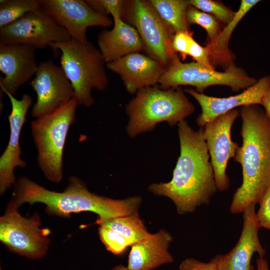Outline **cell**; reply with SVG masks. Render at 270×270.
Segmentation results:
<instances>
[{
	"instance_id": "11",
	"label": "cell",
	"mask_w": 270,
	"mask_h": 270,
	"mask_svg": "<svg viewBox=\"0 0 270 270\" xmlns=\"http://www.w3.org/2000/svg\"><path fill=\"white\" fill-rule=\"evenodd\" d=\"M240 115L236 109L222 114L207 123L203 128L218 190L224 192L230 187V179L226 173L228 160L234 158L238 144L231 138L232 126Z\"/></svg>"
},
{
	"instance_id": "26",
	"label": "cell",
	"mask_w": 270,
	"mask_h": 270,
	"mask_svg": "<svg viewBox=\"0 0 270 270\" xmlns=\"http://www.w3.org/2000/svg\"><path fill=\"white\" fill-rule=\"evenodd\" d=\"M98 232L106 249L114 254H122L128 246H132L122 234L107 226H100Z\"/></svg>"
},
{
	"instance_id": "5",
	"label": "cell",
	"mask_w": 270,
	"mask_h": 270,
	"mask_svg": "<svg viewBox=\"0 0 270 270\" xmlns=\"http://www.w3.org/2000/svg\"><path fill=\"white\" fill-rule=\"evenodd\" d=\"M50 46L61 52L60 66L72 85L78 106H92L95 103L92 90H104L108 82L100 50L88 40L72 39Z\"/></svg>"
},
{
	"instance_id": "3",
	"label": "cell",
	"mask_w": 270,
	"mask_h": 270,
	"mask_svg": "<svg viewBox=\"0 0 270 270\" xmlns=\"http://www.w3.org/2000/svg\"><path fill=\"white\" fill-rule=\"evenodd\" d=\"M240 114L242 142L234 158L242 166V182L230 206L233 214L256 205L270 186V120L258 104L242 106Z\"/></svg>"
},
{
	"instance_id": "21",
	"label": "cell",
	"mask_w": 270,
	"mask_h": 270,
	"mask_svg": "<svg viewBox=\"0 0 270 270\" xmlns=\"http://www.w3.org/2000/svg\"><path fill=\"white\" fill-rule=\"evenodd\" d=\"M162 20L174 32L188 31L186 12L189 4L184 0H150Z\"/></svg>"
},
{
	"instance_id": "17",
	"label": "cell",
	"mask_w": 270,
	"mask_h": 270,
	"mask_svg": "<svg viewBox=\"0 0 270 270\" xmlns=\"http://www.w3.org/2000/svg\"><path fill=\"white\" fill-rule=\"evenodd\" d=\"M254 204L248 206L242 212L243 226L240 238L228 254L216 258L220 270H252L251 261L254 254L264 257L266 250L260 242L258 232L260 227L256 218Z\"/></svg>"
},
{
	"instance_id": "28",
	"label": "cell",
	"mask_w": 270,
	"mask_h": 270,
	"mask_svg": "<svg viewBox=\"0 0 270 270\" xmlns=\"http://www.w3.org/2000/svg\"><path fill=\"white\" fill-rule=\"evenodd\" d=\"M88 4L94 10L102 14H110L113 21L122 19L126 0H86Z\"/></svg>"
},
{
	"instance_id": "16",
	"label": "cell",
	"mask_w": 270,
	"mask_h": 270,
	"mask_svg": "<svg viewBox=\"0 0 270 270\" xmlns=\"http://www.w3.org/2000/svg\"><path fill=\"white\" fill-rule=\"evenodd\" d=\"M270 84V76H264L238 94L226 98H217L199 93L190 88L184 90L200 105L201 113L196 119V124L203 128L208 122L238 106L261 104L262 98Z\"/></svg>"
},
{
	"instance_id": "29",
	"label": "cell",
	"mask_w": 270,
	"mask_h": 270,
	"mask_svg": "<svg viewBox=\"0 0 270 270\" xmlns=\"http://www.w3.org/2000/svg\"><path fill=\"white\" fill-rule=\"evenodd\" d=\"M256 218L260 228L270 230V186L262 196Z\"/></svg>"
},
{
	"instance_id": "23",
	"label": "cell",
	"mask_w": 270,
	"mask_h": 270,
	"mask_svg": "<svg viewBox=\"0 0 270 270\" xmlns=\"http://www.w3.org/2000/svg\"><path fill=\"white\" fill-rule=\"evenodd\" d=\"M100 226H107L120 232L128 240L132 246L146 238L150 234L138 212L108 220Z\"/></svg>"
},
{
	"instance_id": "19",
	"label": "cell",
	"mask_w": 270,
	"mask_h": 270,
	"mask_svg": "<svg viewBox=\"0 0 270 270\" xmlns=\"http://www.w3.org/2000/svg\"><path fill=\"white\" fill-rule=\"evenodd\" d=\"M172 236L161 229L131 246L127 268L129 270H153L174 258L168 250Z\"/></svg>"
},
{
	"instance_id": "18",
	"label": "cell",
	"mask_w": 270,
	"mask_h": 270,
	"mask_svg": "<svg viewBox=\"0 0 270 270\" xmlns=\"http://www.w3.org/2000/svg\"><path fill=\"white\" fill-rule=\"evenodd\" d=\"M106 66L119 75L127 92L131 94L158 83L167 68L160 62L139 52L107 63Z\"/></svg>"
},
{
	"instance_id": "14",
	"label": "cell",
	"mask_w": 270,
	"mask_h": 270,
	"mask_svg": "<svg viewBox=\"0 0 270 270\" xmlns=\"http://www.w3.org/2000/svg\"><path fill=\"white\" fill-rule=\"evenodd\" d=\"M9 98L12 110L8 116L10 128V135L7 146L0 158V192L4 194L16 180L14 170L17 167L24 168L26 162L22 159L20 144V133L26 120L28 110L32 103V96L24 94L20 100L4 92Z\"/></svg>"
},
{
	"instance_id": "6",
	"label": "cell",
	"mask_w": 270,
	"mask_h": 270,
	"mask_svg": "<svg viewBox=\"0 0 270 270\" xmlns=\"http://www.w3.org/2000/svg\"><path fill=\"white\" fill-rule=\"evenodd\" d=\"M78 106L74 98L30 124L38 166L45 176L54 182L58 183L63 178L64 147L69 129L75 120Z\"/></svg>"
},
{
	"instance_id": "20",
	"label": "cell",
	"mask_w": 270,
	"mask_h": 270,
	"mask_svg": "<svg viewBox=\"0 0 270 270\" xmlns=\"http://www.w3.org/2000/svg\"><path fill=\"white\" fill-rule=\"evenodd\" d=\"M98 44L106 64L130 54L145 50L136 30L122 19L114 20L111 30H104L99 33Z\"/></svg>"
},
{
	"instance_id": "25",
	"label": "cell",
	"mask_w": 270,
	"mask_h": 270,
	"mask_svg": "<svg viewBox=\"0 0 270 270\" xmlns=\"http://www.w3.org/2000/svg\"><path fill=\"white\" fill-rule=\"evenodd\" d=\"M186 20L188 26L197 24L206 30L210 41L208 44H212L216 41L221 31L220 30L218 21L215 17L190 5L186 10Z\"/></svg>"
},
{
	"instance_id": "2",
	"label": "cell",
	"mask_w": 270,
	"mask_h": 270,
	"mask_svg": "<svg viewBox=\"0 0 270 270\" xmlns=\"http://www.w3.org/2000/svg\"><path fill=\"white\" fill-rule=\"evenodd\" d=\"M18 207L24 203L40 202L52 216L68 217L72 213L90 212L98 215L94 224L138 212L142 202L140 196L122 200L113 199L90 192L86 184L76 176H71L62 192L48 190L28 178L22 176L14 184L10 201Z\"/></svg>"
},
{
	"instance_id": "4",
	"label": "cell",
	"mask_w": 270,
	"mask_h": 270,
	"mask_svg": "<svg viewBox=\"0 0 270 270\" xmlns=\"http://www.w3.org/2000/svg\"><path fill=\"white\" fill-rule=\"evenodd\" d=\"M184 92L181 86L165 89L150 86L138 90L126 106L128 136L135 138L162 122L173 126L184 120L195 110Z\"/></svg>"
},
{
	"instance_id": "34",
	"label": "cell",
	"mask_w": 270,
	"mask_h": 270,
	"mask_svg": "<svg viewBox=\"0 0 270 270\" xmlns=\"http://www.w3.org/2000/svg\"><path fill=\"white\" fill-rule=\"evenodd\" d=\"M257 270H270L268 264L264 257L258 256L256 260Z\"/></svg>"
},
{
	"instance_id": "30",
	"label": "cell",
	"mask_w": 270,
	"mask_h": 270,
	"mask_svg": "<svg viewBox=\"0 0 270 270\" xmlns=\"http://www.w3.org/2000/svg\"><path fill=\"white\" fill-rule=\"evenodd\" d=\"M188 55L192 56L195 62L208 68H213L208 46H202L194 38L190 43Z\"/></svg>"
},
{
	"instance_id": "33",
	"label": "cell",
	"mask_w": 270,
	"mask_h": 270,
	"mask_svg": "<svg viewBox=\"0 0 270 270\" xmlns=\"http://www.w3.org/2000/svg\"><path fill=\"white\" fill-rule=\"evenodd\" d=\"M261 105L264 107L265 114L270 120V84L264 94Z\"/></svg>"
},
{
	"instance_id": "24",
	"label": "cell",
	"mask_w": 270,
	"mask_h": 270,
	"mask_svg": "<svg viewBox=\"0 0 270 270\" xmlns=\"http://www.w3.org/2000/svg\"><path fill=\"white\" fill-rule=\"evenodd\" d=\"M41 7L39 0H0V28Z\"/></svg>"
},
{
	"instance_id": "35",
	"label": "cell",
	"mask_w": 270,
	"mask_h": 270,
	"mask_svg": "<svg viewBox=\"0 0 270 270\" xmlns=\"http://www.w3.org/2000/svg\"><path fill=\"white\" fill-rule=\"evenodd\" d=\"M111 270H129L127 266H124L122 264H118L115 266L114 268H112Z\"/></svg>"
},
{
	"instance_id": "27",
	"label": "cell",
	"mask_w": 270,
	"mask_h": 270,
	"mask_svg": "<svg viewBox=\"0 0 270 270\" xmlns=\"http://www.w3.org/2000/svg\"><path fill=\"white\" fill-rule=\"evenodd\" d=\"M189 4L202 12L212 14L224 24H228L233 18L235 12L222 4L211 0H189Z\"/></svg>"
},
{
	"instance_id": "15",
	"label": "cell",
	"mask_w": 270,
	"mask_h": 270,
	"mask_svg": "<svg viewBox=\"0 0 270 270\" xmlns=\"http://www.w3.org/2000/svg\"><path fill=\"white\" fill-rule=\"evenodd\" d=\"M35 48L22 44H0V90L14 96L38 70Z\"/></svg>"
},
{
	"instance_id": "12",
	"label": "cell",
	"mask_w": 270,
	"mask_h": 270,
	"mask_svg": "<svg viewBox=\"0 0 270 270\" xmlns=\"http://www.w3.org/2000/svg\"><path fill=\"white\" fill-rule=\"evenodd\" d=\"M30 85L36 94L31 116L34 118L64 105L74 98V90L63 70L50 60L38 65Z\"/></svg>"
},
{
	"instance_id": "31",
	"label": "cell",
	"mask_w": 270,
	"mask_h": 270,
	"mask_svg": "<svg viewBox=\"0 0 270 270\" xmlns=\"http://www.w3.org/2000/svg\"><path fill=\"white\" fill-rule=\"evenodd\" d=\"M179 270H220L215 257L208 262H203L194 258H187L180 264Z\"/></svg>"
},
{
	"instance_id": "8",
	"label": "cell",
	"mask_w": 270,
	"mask_h": 270,
	"mask_svg": "<svg viewBox=\"0 0 270 270\" xmlns=\"http://www.w3.org/2000/svg\"><path fill=\"white\" fill-rule=\"evenodd\" d=\"M138 31L151 58L168 67L176 54L172 46L174 32L162 20L149 0H126L122 17Z\"/></svg>"
},
{
	"instance_id": "7",
	"label": "cell",
	"mask_w": 270,
	"mask_h": 270,
	"mask_svg": "<svg viewBox=\"0 0 270 270\" xmlns=\"http://www.w3.org/2000/svg\"><path fill=\"white\" fill-rule=\"evenodd\" d=\"M257 80L248 76L243 69L232 64L221 72L196 62H182L176 54L158 83L165 89L191 86L197 92L202 94L208 87L215 85L229 86L234 92L244 90Z\"/></svg>"
},
{
	"instance_id": "9",
	"label": "cell",
	"mask_w": 270,
	"mask_h": 270,
	"mask_svg": "<svg viewBox=\"0 0 270 270\" xmlns=\"http://www.w3.org/2000/svg\"><path fill=\"white\" fill-rule=\"evenodd\" d=\"M10 202L0 218V240L10 250L30 259L44 256L50 243L48 228H40V216L26 218Z\"/></svg>"
},
{
	"instance_id": "1",
	"label": "cell",
	"mask_w": 270,
	"mask_h": 270,
	"mask_svg": "<svg viewBox=\"0 0 270 270\" xmlns=\"http://www.w3.org/2000/svg\"><path fill=\"white\" fill-rule=\"evenodd\" d=\"M178 126L180 154L172 178L168 182L152 184L148 190L170 199L178 212L184 214L209 204L218 190L203 128L195 130L185 120Z\"/></svg>"
},
{
	"instance_id": "36",
	"label": "cell",
	"mask_w": 270,
	"mask_h": 270,
	"mask_svg": "<svg viewBox=\"0 0 270 270\" xmlns=\"http://www.w3.org/2000/svg\"><path fill=\"white\" fill-rule=\"evenodd\" d=\"M0 270H2V268H0Z\"/></svg>"
},
{
	"instance_id": "32",
	"label": "cell",
	"mask_w": 270,
	"mask_h": 270,
	"mask_svg": "<svg viewBox=\"0 0 270 270\" xmlns=\"http://www.w3.org/2000/svg\"><path fill=\"white\" fill-rule=\"evenodd\" d=\"M192 38V34L189 30L176 32L172 41L174 50L176 52H179L183 58H185L188 56V48Z\"/></svg>"
},
{
	"instance_id": "10",
	"label": "cell",
	"mask_w": 270,
	"mask_h": 270,
	"mask_svg": "<svg viewBox=\"0 0 270 270\" xmlns=\"http://www.w3.org/2000/svg\"><path fill=\"white\" fill-rule=\"evenodd\" d=\"M70 39L66 29L42 7L0 28V44H22L44 48L52 43Z\"/></svg>"
},
{
	"instance_id": "13",
	"label": "cell",
	"mask_w": 270,
	"mask_h": 270,
	"mask_svg": "<svg viewBox=\"0 0 270 270\" xmlns=\"http://www.w3.org/2000/svg\"><path fill=\"white\" fill-rule=\"evenodd\" d=\"M41 7L69 33L71 39L88 41L90 26L108 28L114 21L108 16L94 10L83 0H39Z\"/></svg>"
},
{
	"instance_id": "22",
	"label": "cell",
	"mask_w": 270,
	"mask_h": 270,
	"mask_svg": "<svg viewBox=\"0 0 270 270\" xmlns=\"http://www.w3.org/2000/svg\"><path fill=\"white\" fill-rule=\"evenodd\" d=\"M260 2L258 0L241 1L239 8L235 12L232 20L220 31L216 41L207 46L210 50V59L214 60H228V43L234 30L246 14Z\"/></svg>"
}]
</instances>
